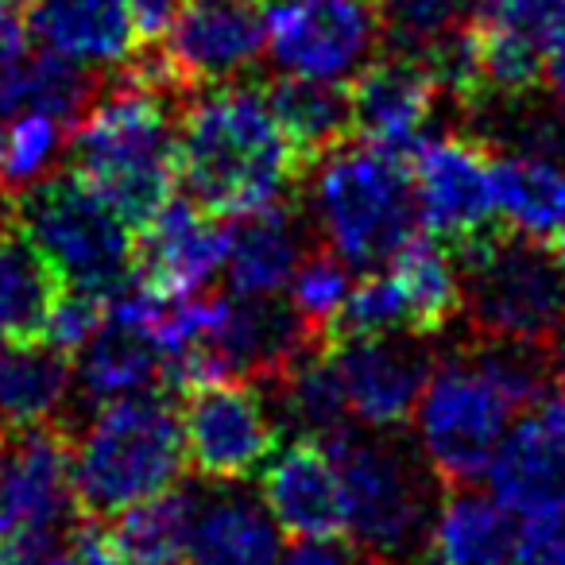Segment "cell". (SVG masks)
I'll list each match as a JSON object with an SVG mask.
<instances>
[{"instance_id": "obj_22", "label": "cell", "mask_w": 565, "mask_h": 565, "mask_svg": "<svg viewBox=\"0 0 565 565\" xmlns=\"http://www.w3.org/2000/svg\"><path fill=\"white\" fill-rule=\"evenodd\" d=\"M267 109L275 125L291 140L295 156L302 159L307 171H315L333 148L349 143L356 136L353 128V97L341 82H318V78H279L264 82Z\"/></svg>"}, {"instance_id": "obj_29", "label": "cell", "mask_w": 565, "mask_h": 565, "mask_svg": "<svg viewBox=\"0 0 565 565\" xmlns=\"http://www.w3.org/2000/svg\"><path fill=\"white\" fill-rule=\"evenodd\" d=\"M511 539L515 531L495 495L472 492V484L446 488L430 531V565H508Z\"/></svg>"}, {"instance_id": "obj_8", "label": "cell", "mask_w": 565, "mask_h": 565, "mask_svg": "<svg viewBox=\"0 0 565 565\" xmlns=\"http://www.w3.org/2000/svg\"><path fill=\"white\" fill-rule=\"evenodd\" d=\"M411 423L418 454L441 488H461L488 472L503 434L511 430V407L461 349L434 364Z\"/></svg>"}, {"instance_id": "obj_30", "label": "cell", "mask_w": 565, "mask_h": 565, "mask_svg": "<svg viewBox=\"0 0 565 565\" xmlns=\"http://www.w3.org/2000/svg\"><path fill=\"white\" fill-rule=\"evenodd\" d=\"M267 392H271L267 403H271L279 430H295L299 438L326 441L353 418L349 415L345 384H341V369L330 349L307 353L295 369L282 372L275 384H267Z\"/></svg>"}, {"instance_id": "obj_52", "label": "cell", "mask_w": 565, "mask_h": 565, "mask_svg": "<svg viewBox=\"0 0 565 565\" xmlns=\"http://www.w3.org/2000/svg\"><path fill=\"white\" fill-rule=\"evenodd\" d=\"M0 349H4V333H0Z\"/></svg>"}, {"instance_id": "obj_43", "label": "cell", "mask_w": 565, "mask_h": 565, "mask_svg": "<svg viewBox=\"0 0 565 565\" xmlns=\"http://www.w3.org/2000/svg\"><path fill=\"white\" fill-rule=\"evenodd\" d=\"M28 51V28L17 20L12 4L0 0V55H24Z\"/></svg>"}, {"instance_id": "obj_37", "label": "cell", "mask_w": 565, "mask_h": 565, "mask_svg": "<svg viewBox=\"0 0 565 565\" xmlns=\"http://www.w3.org/2000/svg\"><path fill=\"white\" fill-rule=\"evenodd\" d=\"M477 24L550 55L565 40V0H477Z\"/></svg>"}, {"instance_id": "obj_2", "label": "cell", "mask_w": 565, "mask_h": 565, "mask_svg": "<svg viewBox=\"0 0 565 565\" xmlns=\"http://www.w3.org/2000/svg\"><path fill=\"white\" fill-rule=\"evenodd\" d=\"M182 105L186 102L120 66L66 136L71 171L82 174L132 233H140L179 186Z\"/></svg>"}, {"instance_id": "obj_48", "label": "cell", "mask_w": 565, "mask_h": 565, "mask_svg": "<svg viewBox=\"0 0 565 565\" xmlns=\"http://www.w3.org/2000/svg\"><path fill=\"white\" fill-rule=\"evenodd\" d=\"M24 55H28V51H24ZM12 58H20V55H0V66H4V63H12Z\"/></svg>"}, {"instance_id": "obj_32", "label": "cell", "mask_w": 565, "mask_h": 565, "mask_svg": "<svg viewBox=\"0 0 565 565\" xmlns=\"http://www.w3.org/2000/svg\"><path fill=\"white\" fill-rule=\"evenodd\" d=\"M380 20V51L423 58L434 43L472 24L477 0H372Z\"/></svg>"}, {"instance_id": "obj_3", "label": "cell", "mask_w": 565, "mask_h": 565, "mask_svg": "<svg viewBox=\"0 0 565 565\" xmlns=\"http://www.w3.org/2000/svg\"><path fill=\"white\" fill-rule=\"evenodd\" d=\"M182 472V415L167 399V387L102 403L74 434L71 477L82 519L109 523L132 503L179 484Z\"/></svg>"}, {"instance_id": "obj_19", "label": "cell", "mask_w": 565, "mask_h": 565, "mask_svg": "<svg viewBox=\"0 0 565 565\" xmlns=\"http://www.w3.org/2000/svg\"><path fill=\"white\" fill-rule=\"evenodd\" d=\"M353 128L361 140L407 156L426 140V128L441 113L446 94L418 58L380 51L353 82Z\"/></svg>"}, {"instance_id": "obj_18", "label": "cell", "mask_w": 565, "mask_h": 565, "mask_svg": "<svg viewBox=\"0 0 565 565\" xmlns=\"http://www.w3.org/2000/svg\"><path fill=\"white\" fill-rule=\"evenodd\" d=\"M259 500L291 539H349L345 484L330 449L291 438L259 469Z\"/></svg>"}, {"instance_id": "obj_21", "label": "cell", "mask_w": 565, "mask_h": 565, "mask_svg": "<svg viewBox=\"0 0 565 565\" xmlns=\"http://www.w3.org/2000/svg\"><path fill=\"white\" fill-rule=\"evenodd\" d=\"M307 252V217L295 198L233 217L225 256L228 287L236 295H279Z\"/></svg>"}, {"instance_id": "obj_10", "label": "cell", "mask_w": 565, "mask_h": 565, "mask_svg": "<svg viewBox=\"0 0 565 565\" xmlns=\"http://www.w3.org/2000/svg\"><path fill=\"white\" fill-rule=\"evenodd\" d=\"M179 415L186 465L205 484H244L259 477L279 441L271 403L248 380L190 387Z\"/></svg>"}, {"instance_id": "obj_31", "label": "cell", "mask_w": 565, "mask_h": 565, "mask_svg": "<svg viewBox=\"0 0 565 565\" xmlns=\"http://www.w3.org/2000/svg\"><path fill=\"white\" fill-rule=\"evenodd\" d=\"M465 356L488 376V384L508 399L511 411H531L554 387V353L550 345L511 338H472Z\"/></svg>"}, {"instance_id": "obj_26", "label": "cell", "mask_w": 565, "mask_h": 565, "mask_svg": "<svg viewBox=\"0 0 565 565\" xmlns=\"http://www.w3.org/2000/svg\"><path fill=\"white\" fill-rule=\"evenodd\" d=\"M392 275L407 302V333L438 341L461 318V271L454 252L434 236H411L392 259Z\"/></svg>"}, {"instance_id": "obj_14", "label": "cell", "mask_w": 565, "mask_h": 565, "mask_svg": "<svg viewBox=\"0 0 565 565\" xmlns=\"http://www.w3.org/2000/svg\"><path fill=\"white\" fill-rule=\"evenodd\" d=\"M148 287L132 282L117 299H109L105 322L78 349L74 387L89 407H102L109 399H125L136 392L163 387L167 353L159 345L148 318Z\"/></svg>"}, {"instance_id": "obj_49", "label": "cell", "mask_w": 565, "mask_h": 565, "mask_svg": "<svg viewBox=\"0 0 565 565\" xmlns=\"http://www.w3.org/2000/svg\"><path fill=\"white\" fill-rule=\"evenodd\" d=\"M4 4H12V9H17V4H32V0H4Z\"/></svg>"}, {"instance_id": "obj_16", "label": "cell", "mask_w": 565, "mask_h": 565, "mask_svg": "<svg viewBox=\"0 0 565 565\" xmlns=\"http://www.w3.org/2000/svg\"><path fill=\"white\" fill-rule=\"evenodd\" d=\"M484 477L511 515L565 511V395L550 392L503 434Z\"/></svg>"}, {"instance_id": "obj_35", "label": "cell", "mask_w": 565, "mask_h": 565, "mask_svg": "<svg viewBox=\"0 0 565 565\" xmlns=\"http://www.w3.org/2000/svg\"><path fill=\"white\" fill-rule=\"evenodd\" d=\"M353 267L338 256L333 248H310L299 259V267L287 279V302L299 310V318L307 322V330L315 333V341L326 349V330L338 318L341 302L349 299L353 282H349Z\"/></svg>"}, {"instance_id": "obj_25", "label": "cell", "mask_w": 565, "mask_h": 565, "mask_svg": "<svg viewBox=\"0 0 565 565\" xmlns=\"http://www.w3.org/2000/svg\"><path fill=\"white\" fill-rule=\"evenodd\" d=\"M63 275L17 225L0 233V333L4 341H40L51 307L63 295Z\"/></svg>"}, {"instance_id": "obj_40", "label": "cell", "mask_w": 565, "mask_h": 565, "mask_svg": "<svg viewBox=\"0 0 565 565\" xmlns=\"http://www.w3.org/2000/svg\"><path fill=\"white\" fill-rule=\"evenodd\" d=\"M140 47H159L186 12V0H128Z\"/></svg>"}, {"instance_id": "obj_23", "label": "cell", "mask_w": 565, "mask_h": 565, "mask_svg": "<svg viewBox=\"0 0 565 565\" xmlns=\"http://www.w3.org/2000/svg\"><path fill=\"white\" fill-rule=\"evenodd\" d=\"M279 523L264 500L217 484L213 495H202L194 534H190V565H279Z\"/></svg>"}, {"instance_id": "obj_12", "label": "cell", "mask_w": 565, "mask_h": 565, "mask_svg": "<svg viewBox=\"0 0 565 565\" xmlns=\"http://www.w3.org/2000/svg\"><path fill=\"white\" fill-rule=\"evenodd\" d=\"M411 182H415L418 221L449 252L500 225L492 151L472 136H426L411 151Z\"/></svg>"}, {"instance_id": "obj_28", "label": "cell", "mask_w": 565, "mask_h": 565, "mask_svg": "<svg viewBox=\"0 0 565 565\" xmlns=\"http://www.w3.org/2000/svg\"><path fill=\"white\" fill-rule=\"evenodd\" d=\"M495 210L508 228L554 244L565 233V163L492 151Z\"/></svg>"}, {"instance_id": "obj_39", "label": "cell", "mask_w": 565, "mask_h": 565, "mask_svg": "<svg viewBox=\"0 0 565 565\" xmlns=\"http://www.w3.org/2000/svg\"><path fill=\"white\" fill-rule=\"evenodd\" d=\"M508 565H565V511L526 515L511 539Z\"/></svg>"}, {"instance_id": "obj_5", "label": "cell", "mask_w": 565, "mask_h": 565, "mask_svg": "<svg viewBox=\"0 0 565 565\" xmlns=\"http://www.w3.org/2000/svg\"><path fill=\"white\" fill-rule=\"evenodd\" d=\"M315 221L349 267L376 271L418 233L411 159L376 143H341L315 167Z\"/></svg>"}, {"instance_id": "obj_24", "label": "cell", "mask_w": 565, "mask_h": 565, "mask_svg": "<svg viewBox=\"0 0 565 565\" xmlns=\"http://www.w3.org/2000/svg\"><path fill=\"white\" fill-rule=\"evenodd\" d=\"M74 392V369L66 353L47 341H12L0 349V418L20 426L71 423L66 403Z\"/></svg>"}, {"instance_id": "obj_46", "label": "cell", "mask_w": 565, "mask_h": 565, "mask_svg": "<svg viewBox=\"0 0 565 565\" xmlns=\"http://www.w3.org/2000/svg\"><path fill=\"white\" fill-rule=\"evenodd\" d=\"M9 225H12V198L0 190V233H4Z\"/></svg>"}, {"instance_id": "obj_45", "label": "cell", "mask_w": 565, "mask_h": 565, "mask_svg": "<svg viewBox=\"0 0 565 565\" xmlns=\"http://www.w3.org/2000/svg\"><path fill=\"white\" fill-rule=\"evenodd\" d=\"M550 353H554V384L562 387V395H565V330L554 338V345H550Z\"/></svg>"}, {"instance_id": "obj_1", "label": "cell", "mask_w": 565, "mask_h": 565, "mask_svg": "<svg viewBox=\"0 0 565 565\" xmlns=\"http://www.w3.org/2000/svg\"><path fill=\"white\" fill-rule=\"evenodd\" d=\"M302 159L275 125L256 82L198 89L179 113V182L186 198L233 221L299 190Z\"/></svg>"}, {"instance_id": "obj_50", "label": "cell", "mask_w": 565, "mask_h": 565, "mask_svg": "<svg viewBox=\"0 0 565 565\" xmlns=\"http://www.w3.org/2000/svg\"><path fill=\"white\" fill-rule=\"evenodd\" d=\"M0 159H4V128H0Z\"/></svg>"}, {"instance_id": "obj_15", "label": "cell", "mask_w": 565, "mask_h": 565, "mask_svg": "<svg viewBox=\"0 0 565 565\" xmlns=\"http://www.w3.org/2000/svg\"><path fill=\"white\" fill-rule=\"evenodd\" d=\"M349 395V415L369 430H403L415 418L418 395L430 380L438 356L430 341L415 333L345 341L330 349Z\"/></svg>"}, {"instance_id": "obj_47", "label": "cell", "mask_w": 565, "mask_h": 565, "mask_svg": "<svg viewBox=\"0 0 565 565\" xmlns=\"http://www.w3.org/2000/svg\"><path fill=\"white\" fill-rule=\"evenodd\" d=\"M47 565H86L82 557H74L71 550H55V554L47 557Z\"/></svg>"}, {"instance_id": "obj_53", "label": "cell", "mask_w": 565, "mask_h": 565, "mask_svg": "<svg viewBox=\"0 0 565 565\" xmlns=\"http://www.w3.org/2000/svg\"><path fill=\"white\" fill-rule=\"evenodd\" d=\"M248 4H256V0H248Z\"/></svg>"}, {"instance_id": "obj_42", "label": "cell", "mask_w": 565, "mask_h": 565, "mask_svg": "<svg viewBox=\"0 0 565 565\" xmlns=\"http://www.w3.org/2000/svg\"><path fill=\"white\" fill-rule=\"evenodd\" d=\"M51 554H55V539H28V534L0 539V565H47Z\"/></svg>"}, {"instance_id": "obj_13", "label": "cell", "mask_w": 565, "mask_h": 565, "mask_svg": "<svg viewBox=\"0 0 565 565\" xmlns=\"http://www.w3.org/2000/svg\"><path fill=\"white\" fill-rule=\"evenodd\" d=\"M264 47V9H256L248 0H198V4H186L174 32L159 43L167 66L190 97L210 86L248 82Z\"/></svg>"}, {"instance_id": "obj_17", "label": "cell", "mask_w": 565, "mask_h": 565, "mask_svg": "<svg viewBox=\"0 0 565 565\" xmlns=\"http://www.w3.org/2000/svg\"><path fill=\"white\" fill-rule=\"evenodd\" d=\"M225 256L228 221L194 198H171L136 233V282L163 295H198L225 271Z\"/></svg>"}, {"instance_id": "obj_41", "label": "cell", "mask_w": 565, "mask_h": 565, "mask_svg": "<svg viewBox=\"0 0 565 565\" xmlns=\"http://www.w3.org/2000/svg\"><path fill=\"white\" fill-rule=\"evenodd\" d=\"M279 565H380L361 546H349L341 539H302L295 550L279 557Z\"/></svg>"}, {"instance_id": "obj_20", "label": "cell", "mask_w": 565, "mask_h": 565, "mask_svg": "<svg viewBox=\"0 0 565 565\" xmlns=\"http://www.w3.org/2000/svg\"><path fill=\"white\" fill-rule=\"evenodd\" d=\"M28 35L86 71L125 66L140 51L128 0H32Z\"/></svg>"}, {"instance_id": "obj_6", "label": "cell", "mask_w": 565, "mask_h": 565, "mask_svg": "<svg viewBox=\"0 0 565 565\" xmlns=\"http://www.w3.org/2000/svg\"><path fill=\"white\" fill-rule=\"evenodd\" d=\"M469 338L554 345L565 330V259L500 221L454 252Z\"/></svg>"}, {"instance_id": "obj_36", "label": "cell", "mask_w": 565, "mask_h": 565, "mask_svg": "<svg viewBox=\"0 0 565 565\" xmlns=\"http://www.w3.org/2000/svg\"><path fill=\"white\" fill-rule=\"evenodd\" d=\"M66 148V125L47 113H17V125L4 132V159H0V190L9 198L32 190L55 167Z\"/></svg>"}, {"instance_id": "obj_27", "label": "cell", "mask_w": 565, "mask_h": 565, "mask_svg": "<svg viewBox=\"0 0 565 565\" xmlns=\"http://www.w3.org/2000/svg\"><path fill=\"white\" fill-rule=\"evenodd\" d=\"M198 511L202 495L182 484H171L120 511L117 519H109L120 565H182L190 554Z\"/></svg>"}, {"instance_id": "obj_38", "label": "cell", "mask_w": 565, "mask_h": 565, "mask_svg": "<svg viewBox=\"0 0 565 565\" xmlns=\"http://www.w3.org/2000/svg\"><path fill=\"white\" fill-rule=\"evenodd\" d=\"M105 310H109V302L97 299V295L63 287V295H58L55 307H51V318H47V326H43L40 341L55 345L58 353H66V356L78 353V349L97 333V326L105 322Z\"/></svg>"}, {"instance_id": "obj_51", "label": "cell", "mask_w": 565, "mask_h": 565, "mask_svg": "<svg viewBox=\"0 0 565 565\" xmlns=\"http://www.w3.org/2000/svg\"><path fill=\"white\" fill-rule=\"evenodd\" d=\"M0 441H4V418H0Z\"/></svg>"}, {"instance_id": "obj_33", "label": "cell", "mask_w": 565, "mask_h": 565, "mask_svg": "<svg viewBox=\"0 0 565 565\" xmlns=\"http://www.w3.org/2000/svg\"><path fill=\"white\" fill-rule=\"evenodd\" d=\"M102 94V78L86 66L58 58L51 51L35 58H24L20 71V113H47V117L63 120L66 128H74L86 109Z\"/></svg>"}, {"instance_id": "obj_7", "label": "cell", "mask_w": 565, "mask_h": 565, "mask_svg": "<svg viewBox=\"0 0 565 565\" xmlns=\"http://www.w3.org/2000/svg\"><path fill=\"white\" fill-rule=\"evenodd\" d=\"M12 213L74 291L109 302L136 282V233L71 167L12 198Z\"/></svg>"}, {"instance_id": "obj_44", "label": "cell", "mask_w": 565, "mask_h": 565, "mask_svg": "<svg viewBox=\"0 0 565 565\" xmlns=\"http://www.w3.org/2000/svg\"><path fill=\"white\" fill-rule=\"evenodd\" d=\"M542 86H546V94L557 105H565V40L546 55V78H542Z\"/></svg>"}, {"instance_id": "obj_4", "label": "cell", "mask_w": 565, "mask_h": 565, "mask_svg": "<svg viewBox=\"0 0 565 565\" xmlns=\"http://www.w3.org/2000/svg\"><path fill=\"white\" fill-rule=\"evenodd\" d=\"M395 434L341 426L322 446L345 484L349 539L380 565H430L441 480Z\"/></svg>"}, {"instance_id": "obj_9", "label": "cell", "mask_w": 565, "mask_h": 565, "mask_svg": "<svg viewBox=\"0 0 565 565\" xmlns=\"http://www.w3.org/2000/svg\"><path fill=\"white\" fill-rule=\"evenodd\" d=\"M267 51L282 74L318 82H353L380 51L372 0H259Z\"/></svg>"}, {"instance_id": "obj_34", "label": "cell", "mask_w": 565, "mask_h": 565, "mask_svg": "<svg viewBox=\"0 0 565 565\" xmlns=\"http://www.w3.org/2000/svg\"><path fill=\"white\" fill-rule=\"evenodd\" d=\"M387 333H407V302L395 275L369 271L361 282H353L349 299L341 302L338 318L326 330V349L345 345V341L387 338Z\"/></svg>"}, {"instance_id": "obj_11", "label": "cell", "mask_w": 565, "mask_h": 565, "mask_svg": "<svg viewBox=\"0 0 565 565\" xmlns=\"http://www.w3.org/2000/svg\"><path fill=\"white\" fill-rule=\"evenodd\" d=\"M71 423L20 426L0 441V539H63L78 519Z\"/></svg>"}]
</instances>
